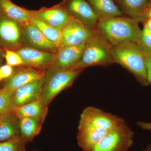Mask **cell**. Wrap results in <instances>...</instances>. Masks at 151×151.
Segmentation results:
<instances>
[{"label": "cell", "instance_id": "cell-1", "mask_svg": "<svg viewBox=\"0 0 151 151\" xmlns=\"http://www.w3.org/2000/svg\"><path fill=\"white\" fill-rule=\"evenodd\" d=\"M139 23L130 17L120 16L98 22L96 28L112 46H115L129 42L138 43L142 34Z\"/></svg>", "mask_w": 151, "mask_h": 151}, {"label": "cell", "instance_id": "cell-2", "mask_svg": "<svg viewBox=\"0 0 151 151\" xmlns=\"http://www.w3.org/2000/svg\"><path fill=\"white\" fill-rule=\"evenodd\" d=\"M111 52L114 63L127 69L142 85H149L146 57L137 43L129 42L112 46Z\"/></svg>", "mask_w": 151, "mask_h": 151}, {"label": "cell", "instance_id": "cell-3", "mask_svg": "<svg viewBox=\"0 0 151 151\" xmlns=\"http://www.w3.org/2000/svg\"><path fill=\"white\" fill-rule=\"evenodd\" d=\"M83 69H64L51 66L46 70L41 93L39 99L48 107L57 95L73 84Z\"/></svg>", "mask_w": 151, "mask_h": 151}, {"label": "cell", "instance_id": "cell-4", "mask_svg": "<svg viewBox=\"0 0 151 151\" xmlns=\"http://www.w3.org/2000/svg\"><path fill=\"white\" fill-rule=\"evenodd\" d=\"M112 46L97 32L85 44L81 60L72 69H83L93 66H107L114 63Z\"/></svg>", "mask_w": 151, "mask_h": 151}, {"label": "cell", "instance_id": "cell-5", "mask_svg": "<svg viewBox=\"0 0 151 151\" xmlns=\"http://www.w3.org/2000/svg\"><path fill=\"white\" fill-rule=\"evenodd\" d=\"M134 136L125 124L109 132L89 151H127L133 145Z\"/></svg>", "mask_w": 151, "mask_h": 151}, {"label": "cell", "instance_id": "cell-6", "mask_svg": "<svg viewBox=\"0 0 151 151\" xmlns=\"http://www.w3.org/2000/svg\"><path fill=\"white\" fill-rule=\"evenodd\" d=\"M97 32V28L72 18L61 31L58 48L86 43Z\"/></svg>", "mask_w": 151, "mask_h": 151}, {"label": "cell", "instance_id": "cell-7", "mask_svg": "<svg viewBox=\"0 0 151 151\" xmlns=\"http://www.w3.org/2000/svg\"><path fill=\"white\" fill-rule=\"evenodd\" d=\"M80 120L109 132L127 124L121 117L92 106L87 107L82 111Z\"/></svg>", "mask_w": 151, "mask_h": 151}, {"label": "cell", "instance_id": "cell-8", "mask_svg": "<svg viewBox=\"0 0 151 151\" xmlns=\"http://www.w3.org/2000/svg\"><path fill=\"white\" fill-rule=\"evenodd\" d=\"M20 34L23 47L57 52L58 46L47 39L38 29L29 22L20 24Z\"/></svg>", "mask_w": 151, "mask_h": 151}, {"label": "cell", "instance_id": "cell-9", "mask_svg": "<svg viewBox=\"0 0 151 151\" xmlns=\"http://www.w3.org/2000/svg\"><path fill=\"white\" fill-rule=\"evenodd\" d=\"M20 24L0 13V48L16 51L22 47Z\"/></svg>", "mask_w": 151, "mask_h": 151}, {"label": "cell", "instance_id": "cell-10", "mask_svg": "<svg viewBox=\"0 0 151 151\" xmlns=\"http://www.w3.org/2000/svg\"><path fill=\"white\" fill-rule=\"evenodd\" d=\"M60 4L71 17L86 25L97 27L99 21L86 0H64Z\"/></svg>", "mask_w": 151, "mask_h": 151}, {"label": "cell", "instance_id": "cell-11", "mask_svg": "<svg viewBox=\"0 0 151 151\" xmlns=\"http://www.w3.org/2000/svg\"><path fill=\"white\" fill-rule=\"evenodd\" d=\"M22 58L24 65L47 70L53 65L57 52L23 47L16 51Z\"/></svg>", "mask_w": 151, "mask_h": 151}, {"label": "cell", "instance_id": "cell-12", "mask_svg": "<svg viewBox=\"0 0 151 151\" xmlns=\"http://www.w3.org/2000/svg\"><path fill=\"white\" fill-rule=\"evenodd\" d=\"M46 70L25 65L17 67L12 76L4 81L2 88L13 92L17 88L42 77Z\"/></svg>", "mask_w": 151, "mask_h": 151}, {"label": "cell", "instance_id": "cell-13", "mask_svg": "<svg viewBox=\"0 0 151 151\" xmlns=\"http://www.w3.org/2000/svg\"><path fill=\"white\" fill-rule=\"evenodd\" d=\"M44 80L45 75L16 89L13 92L12 96L14 108L20 107L38 99Z\"/></svg>", "mask_w": 151, "mask_h": 151}, {"label": "cell", "instance_id": "cell-14", "mask_svg": "<svg viewBox=\"0 0 151 151\" xmlns=\"http://www.w3.org/2000/svg\"><path fill=\"white\" fill-rule=\"evenodd\" d=\"M32 17L39 19L61 31L72 18L61 4L50 8L31 10Z\"/></svg>", "mask_w": 151, "mask_h": 151}, {"label": "cell", "instance_id": "cell-15", "mask_svg": "<svg viewBox=\"0 0 151 151\" xmlns=\"http://www.w3.org/2000/svg\"><path fill=\"white\" fill-rule=\"evenodd\" d=\"M110 132L96 128L79 120L77 143L82 150L89 151Z\"/></svg>", "mask_w": 151, "mask_h": 151}, {"label": "cell", "instance_id": "cell-16", "mask_svg": "<svg viewBox=\"0 0 151 151\" xmlns=\"http://www.w3.org/2000/svg\"><path fill=\"white\" fill-rule=\"evenodd\" d=\"M85 44L58 48L52 66L60 69H73L81 59Z\"/></svg>", "mask_w": 151, "mask_h": 151}, {"label": "cell", "instance_id": "cell-17", "mask_svg": "<svg viewBox=\"0 0 151 151\" xmlns=\"http://www.w3.org/2000/svg\"><path fill=\"white\" fill-rule=\"evenodd\" d=\"M116 4L123 14L139 22L144 23L147 19L149 0H118Z\"/></svg>", "mask_w": 151, "mask_h": 151}, {"label": "cell", "instance_id": "cell-18", "mask_svg": "<svg viewBox=\"0 0 151 151\" xmlns=\"http://www.w3.org/2000/svg\"><path fill=\"white\" fill-rule=\"evenodd\" d=\"M19 137V119L14 109L0 114V142Z\"/></svg>", "mask_w": 151, "mask_h": 151}, {"label": "cell", "instance_id": "cell-19", "mask_svg": "<svg viewBox=\"0 0 151 151\" xmlns=\"http://www.w3.org/2000/svg\"><path fill=\"white\" fill-rule=\"evenodd\" d=\"M86 1L92 7L99 21L124 14L114 0Z\"/></svg>", "mask_w": 151, "mask_h": 151}, {"label": "cell", "instance_id": "cell-20", "mask_svg": "<svg viewBox=\"0 0 151 151\" xmlns=\"http://www.w3.org/2000/svg\"><path fill=\"white\" fill-rule=\"evenodd\" d=\"M14 111L18 119L31 118L44 122L48 112V107L44 105L38 98L20 107L14 108Z\"/></svg>", "mask_w": 151, "mask_h": 151}, {"label": "cell", "instance_id": "cell-21", "mask_svg": "<svg viewBox=\"0 0 151 151\" xmlns=\"http://www.w3.org/2000/svg\"><path fill=\"white\" fill-rule=\"evenodd\" d=\"M0 13L20 24L29 22L32 17L31 10L17 5L12 0H0Z\"/></svg>", "mask_w": 151, "mask_h": 151}, {"label": "cell", "instance_id": "cell-22", "mask_svg": "<svg viewBox=\"0 0 151 151\" xmlns=\"http://www.w3.org/2000/svg\"><path fill=\"white\" fill-rule=\"evenodd\" d=\"M43 121L34 118L19 119V136L24 142H32L40 133Z\"/></svg>", "mask_w": 151, "mask_h": 151}, {"label": "cell", "instance_id": "cell-23", "mask_svg": "<svg viewBox=\"0 0 151 151\" xmlns=\"http://www.w3.org/2000/svg\"><path fill=\"white\" fill-rule=\"evenodd\" d=\"M29 22L38 29L47 39L54 42L58 47L60 39V31L43 21L34 17H32Z\"/></svg>", "mask_w": 151, "mask_h": 151}, {"label": "cell", "instance_id": "cell-24", "mask_svg": "<svg viewBox=\"0 0 151 151\" xmlns=\"http://www.w3.org/2000/svg\"><path fill=\"white\" fill-rule=\"evenodd\" d=\"M26 144L19 137L0 142V151H26Z\"/></svg>", "mask_w": 151, "mask_h": 151}, {"label": "cell", "instance_id": "cell-25", "mask_svg": "<svg viewBox=\"0 0 151 151\" xmlns=\"http://www.w3.org/2000/svg\"><path fill=\"white\" fill-rule=\"evenodd\" d=\"M12 93L4 88L0 89V114L14 109L12 103Z\"/></svg>", "mask_w": 151, "mask_h": 151}, {"label": "cell", "instance_id": "cell-26", "mask_svg": "<svg viewBox=\"0 0 151 151\" xmlns=\"http://www.w3.org/2000/svg\"><path fill=\"white\" fill-rule=\"evenodd\" d=\"M5 60L6 64L12 67H18L24 65V62L19 55L16 51L5 50Z\"/></svg>", "mask_w": 151, "mask_h": 151}, {"label": "cell", "instance_id": "cell-27", "mask_svg": "<svg viewBox=\"0 0 151 151\" xmlns=\"http://www.w3.org/2000/svg\"><path fill=\"white\" fill-rule=\"evenodd\" d=\"M146 58L151 56V32L142 30V34L137 43Z\"/></svg>", "mask_w": 151, "mask_h": 151}, {"label": "cell", "instance_id": "cell-28", "mask_svg": "<svg viewBox=\"0 0 151 151\" xmlns=\"http://www.w3.org/2000/svg\"><path fill=\"white\" fill-rule=\"evenodd\" d=\"M14 68L12 66L6 64L0 67V84L8 79L12 75Z\"/></svg>", "mask_w": 151, "mask_h": 151}, {"label": "cell", "instance_id": "cell-29", "mask_svg": "<svg viewBox=\"0 0 151 151\" xmlns=\"http://www.w3.org/2000/svg\"><path fill=\"white\" fill-rule=\"evenodd\" d=\"M147 75L149 84H151V56L146 58Z\"/></svg>", "mask_w": 151, "mask_h": 151}, {"label": "cell", "instance_id": "cell-30", "mask_svg": "<svg viewBox=\"0 0 151 151\" xmlns=\"http://www.w3.org/2000/svg\"><path fill=\"white\" fill-rule=\"evenodd\" d=\"M137 124L143 129L151 131V123L143 122H138Z\"/></svg>", "mask_w": 151, "mask_h": 151}, {"label": "cell", "instance_id": "cell-31", "mask_svg": "<svg viewBox=\"0 0 151 151\" xmlns=\"http://www.w3.org/2000/svg\"><path fill=\"white\" fill-rule=\"evenodd\" d=\"M143 31L146 32H151V18H148L144 22Z\"/></svg>", "mask_w": 151, "mask_h": 151}, {"label": "cell", "instance_id": "cell-32", "mask_svg": "<svg viewBox=\"0 0 151 151\" xmlns=\"http://www.w3.org/2000/svg\"><path fill=\"white\" fill-rule=\"evenodd\" d=\"M5 60V50L0 48V67L3 65V62Z\"/></svg>", "mask_w": 151, "mask_h": 151}, {"label": "cell", "instance_id": "cell-33", "mask_svg": "<svg viewBox=\"0 0 151 151\" xmlns=\"http://www.w3.org/2000/svg\"><path fill=\"white\" fill-rule=\"evenodd\" d=\"M147 17L148 18H151V7L149 8L147 13Z\"/></svg>", "mask_w": 151, "mask_h": 151}, {"label": "cell", "instance_id": "cell-34", "mask_svg": "<svg viewBox=\"0 0 151 151\" xmlns=\"http://www.w3.org/2000/svg\"><path fill=\"white\" fill-rule=\"evenodd\" d=\"M142 151H151V144L149 145L147 147L145 148Z\"/></svg>", "mask_w": 151, "mask_h": 151}, {"label": "cell", "instance_id": "cell-35", "mask_svg": "<svg viewBox=\"0 0 151 151\" xmlns=\"http://www.w3.org/2000/svg\"><path fill=\"white\" fill-rule=\"evenodd\" d=\"M149 5H150V8L151 7V0H149Z\"/></svg>", "mask_w": 151, "mask_h": 151}, {"label": "cell", "instance_id": "cell-36", "mask_svg": "<svg viewBox=\"0 0 151 151\" xmlns=\"http://www.w3.org/2000/svg\"><path fill=\"white\" fill-rule=\"evenodd\" d=\"M114 1H115V2H116V3L117 2V1H118V0H114Z\"/></svg>", "mask_w": 151, "mask_h": 151}]
</instances>
